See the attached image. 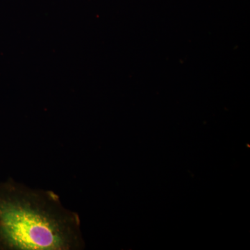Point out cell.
Wrapping results in <instances>:
<instances>
[{"instance_id": "1", "label": "cell", "mask_w": 250, "mask_h": 250, "mask_svg": "<svg viewBox=\"0 0 250 250\" xmlns=\"http://www.w3.org/2000/svg\"><path fill=\"white\" fill-rule=\"evenodd\" d=\"M81 220L52 190L10 179L0 183V249L79 250Z\"/></svg>"}]
</instances>
